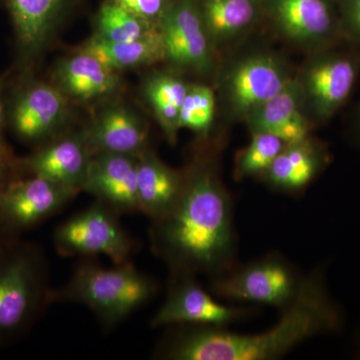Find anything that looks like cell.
<instances>
[{"label":"cell","mask_w":360,"mask_h":360,"mask_svg":"<svg viewBox=\"0 0 360 360\" xmlns=\"http://www.w3.org/2000/svg\"><path fill=\"white\" fill-rule=\"evenodd\" d=\"M269 7L279 37L296 46L315 52L345 40L330 0H270Z\"/></svg>","instance_id":"9c48e42d"},{"label":"cell","mask_w":360,"mask_h":360,"mask_svg":"<svg viewBox=\"0 0 360 360\" xmlns=\"http://www.w3.org/2000/svg\"><path fill=\"white\" fill-rule=\"evenodd\" d=\"M22 82L11 101L9 125L21 141L41 146L65 120V97L51 84L30 79Z\"/></svg>","instance_id":"7c38bea8"},{"label":"cell","mask_w":360,"mask_h":360,"mask_svg":"<svg viewBox=\"0 0 360 360\" xmlns=\"http://www.w3.org/2000/svg\"><path fill=\"white\" fill-rule=\"evenodd\" d=\"M328 158V150L321 143L307 137L286 144L260 179L277 191L297 193L321 174Z\"/></svg>","instance_id":"ac0fdd59"},{"label":"cell","mask_w":360,"mask_h":360,"mask_svg":"<svg viewBox=\"0 0 360 360\" xmlns=\"http://www.w3.org/2000/svg\"><path fill=\"white\" fill-rule=\"evenodd\" d=\"M120 213L101 201L72 215L54 232V246L63 257L105 255L113 264L129 262L134 240L120 221Z\"/></svg>","instance_id":"8992f818"},{"label":"cell","mask_w":360,"mask_h":360,"mask_svg":"<svg viewBox=\"0 0 360 360\" xmlns=\"http://www.w3.org/2000/svg\"><path fill=\"white\" fill-rule=\"evenodd\" d=\"M359 142H360V111H359Z\"/></svg>","instance_id":"d6a6232c"},{"label":"cell","mask_w":360,"mask_h":360,"mask_svg":"<svg viewBox=\"0 0 360 360\" xmlns=\"http://www.w3.org/2000/svg\"><path fill=\"white\" fill-rule=\"evenodd\" d=\"M4 78L0 77V156L13 155L4 141V130L6 123V113L4 104Z\"/></svg>","instance_id":"1f68e13d"},{"label":"cell","mask_w":360,"mask_h":360,"mask_svg":"<svg viewBox=\"0 0 360 360\" xmlns=\"http://www.w3.org/2000/svg\"><path fill=\"white\" fill-rule=\"evenodd\" d=\"M53 302L44 253L20 239L0 255V347L22 338Z\"/></svg>","instance_id":"3957f363"},{"label":"cell","mask_w":360,"mask_h":360,"mask_svg":"<svg viewBox=\"0 0 360 360\" xmlns=\"http://www.w3.org/2000/svg\"><path fill=\"white\" fill-rule=\"evenodd\" d=\"M184 175L174 206L151 221V248L172 277L206 274L215 279L233 269L231 198L210 158L196 160Z\"/></svg>","instance_id":"6da1fadb"},{"label":"cell","mask_w":360,"mask_h":360,"mask_svg":"<svg viewBox=\"0 0 360 360\" xmlns=\"http://www.w3.org/2000/svg\"><path fill=\"white\" fill-rule=\"evenodd\" d=\"M360 72V54L338 45L312 52L297 78L309 120L328 122L347 103Z\"/></svg>","instance_id":"5b68a950"},{"label":"cell","mask_w":360,"mask_h":360,"mask_svg":"<svg viewBox=\"0 0 360 360\" xmlns=\"http://www.w3.org/2000/svg\"><path fill=\"white\" fill-rule=\"evenodd\" d=\"M22 176L20 160L13 155L0 156V193L14 179Z\"/></svg>","instance_id":"f546056e"},{"label":"cell","mask_w":360,"mask_h":360,"mask_svg":"<svg viewBox=\"0 0 360 360\" xmlns=\"http://www.w3.org/2000/svg\"><path fill=\"white\" fill-rule=\"evenodd\" d=\"M285 63L270 52H253L236 60L221 80L222 103L227 115L245 120L291 79Z\"/></svg>","instance_id":"52a82bcc"},{"label":"cell","mask_w":360,"mask_h":360,"mask_svg":"<svg viewBox=\"0 0 360 360\" xmlns=\"http://www.w3.org/2000/svg\"><path fill=\"white\" fill-rule=\"evenodd\" d=\"M82 132L94 153L137 156L146 149L148 139L141 118L122 106L103 111Z\"/></svg>","instance_id":"d6986e66"},{"label":"cell","mask_w":360,"mask_h":360,"mask_svg":"<svg viewBox=\"0 0 360 360\" xmlns=\"http://www.w3.org/2000/svg\"><path fill=\"white\" fill-rule=\"evenodd\" d=\"M243 122L250 132L274 135L285 144L309 137L310 120L297 78L291 77L276 96L253 110Z\"/></svg>","instance_id":"2e32d148"},{"label":"cell","mask_w":360,"mask_h":360,"mask_svg":"<svg viewBox=\"0 0 360 360\" xmlns=\"http://www.w3.org/2000/svg\"><path fill=\"white\" fill-rule=\"evenodd\" d=\"M79 193L37 175L20 177L0 193V217L20 236L63 210Z\"/></svg>","instance_id":"30bf717a"},{"label":"cell","mask_w":360,"mask_h":360,"mask_svg":"<svg viewBox=\"0 0 360 360\" xmlns=\"http://www.w3.org/2000/svg\"><path fill=\"white\" fill-rule=\"evenodd\" d=\"M286 144L278 137L264 132H251L250 144L236 155V179L262 177Z\"/></svg>","instance_id":"484cf974"},{"label":"cell","mask_w":360,"mask_h":360,"mask_svg":"<svg viewBox=\"0 0 360 360\" xmlns=\"http://www.w3.org/2000/svg\"><path fill=\"white\" fill-rule=\"evenodd\" d=\"M300 279L276 255L232 269L217 277L213 291L231 302L257 303L285 309L297 292Z\"/></svg>","instance_id":"ba28073f"},{"label":"cell","mask_w":360,"mask_h":360,"mask_svg":"<svg viewBox=\"0 0 360 360\" xmlns=\"http://www.w3.org/2000/svg\"><path fill=\"white\" fill-rule=\"evenodd\" d=\"M338 15L343 39L360 44V0H340Z\"/></svg>","instance_id":"83f0119b"},{"label":"cell","mask_w":360,"mask_h":360,"mask_svg":"<svg viewBox=\"0 0 360 360\" xmlns=\"http://www.w3.org/2000/svg\"><path fill=\"white\" fill-rule=\"evenodd\" d=\"M215 113V94L202 84L189 85L180 108V129L193 130L205 136L212 127Z\"/></svg>","instance_id":"4316f807"},{"label":"cell","mask_w":360,"mask_h":360,"mask_svg":"<svg viewBox=\"0 0 360 360\" xmlns=\"http://www.w3.org/2000/svg\"><path fill=\"white\" fill-rule=\"evenodd\" d=\"M160 30L165 58L174 65L207 73L213 68V46L198 7L191 0H180L163 13Z\"/></svg>","instance_id":"4fadbf2b"},{"label":"cell","mask_w":360,"mask_h":360,"mask_svg":"<svg viewBox=\"0 0 360 360\" xmlns=\"http://www.w3.org/2000/svg\"><path fill=\"white\" fill-rule=\"evenodd\" d=\"M20 239V236L11 231V227L0 217V255L6 252L11 245H13Z\"/></svg>","instance_id":"4dcf8cb0"},{"label":"cell","mask_w":360,"mask_h":360,"mask_svg":"<svg viewBox=\"0 0 360 360\" xmlns=\"http://www.w3.org/2000/svg\"><path fill=\"white\" fill-rule=\"evenodd\" d=\"M250 310L229 307L214 300L193 276L172 277L165 302L151 321L153 328L191 326L224 328L250 316Z\"/></svg>","instance_id":"8fae6325"},{"label":"cell","mask_w":360,"mask_h":360,"mask_svg":"<svg viewBox=\"0 0 360 360\" xmlns=\"http://www.w3.org/2000/svg\"><path fill=\"white\" fill-rule=\"evenodd\" d=\"M82 51L96 56L115 71L151 65L165 58L160 28H155L141 39L127 42L106 41L94 35Z\"/></svg>","instance_id":"7402d4cb"},{"label":"cell","mask_w":360,"mask_h":360,"mask_svg":"<svg viewBox=\"0 0 360 360\" xmlns=\"http://www.w3.org/2000/svg\"><path fill=\"white\" fill-rule=\"evenodd\" d=\"M82 191L120 215L139 212L137 156L94 153Z\"/></svg>","instance_id":"9a60e30c"},{"label":"cell","mask_w":360,"mask_h":360,"mask_svg":"<svg viewBox=\"0 0 360 360\" xmlns=\"http://www.w3.org/2000/svg\"><path fill=\"white\" fill-rule=\"evenodd\" d=\"M156 291L155 281L130 262L113 267L84 262L63 288L54 290V300L84 305L110 329L150 302Z\"/></svg>","instance_id":"277c9868"},{"label":"cell","mask_w":360,"mask_h":360,"mask_svg":"<svg viewBox=\"0 0 360 360\" xmlns=\"http://www.w3.org/2000/svg\"><path fill=\"white\" fill-rule=\"evenodd\" d=\"M94 155L84 132L63 135L45 142L20 160L21 172L23 176L37 175L82 191Z\"/></svg>","instance_id":"5bb4252c"},{"label":"cell","mask_w":360,"mask_h":360,"mask_svg":"<svg viewBox=\"0 0 360 360\" xmlns=\"http://www.w3.org/2000/svg\"><path fill=\"white\" fill-rule=\"evenodd\" d=\"M115 72L96 56L82 51L60 63L56 80L63 94L78 101H91L115 91L120 82Z\"/></svg>","instance_id":"44dd1931"},{"label":"cell","mask_w":360,"mask_h":360,"mask_svg":"<svg viewBox=\"0 0 360 360\" xmlns=\"http://www.w3.org/2000/svg\"><path fill=\"white\" fill-rule=\"evenodd\" d=\"M189 85L169 73H158L146 80L144 94L155 113L156 120L170 143L179 134V113Z\"/></svg>","instance_id":"cb8c5ba5"},{"label":"cell","mask_w":360,"mask_h":360,"mask_svg":"<svg viewBox=\"0 0 360 360\" xmlns=\"http://www.w3.org/2000/svg\"><path fill=\"white\" fill-rule=\"evenodd\" d=\"M274 328L257 335H238L224 328L182 324L158 348L160 359L172 360H271L303 341L338 333L340 307L329 293L322 269L302 279L292 302Z\"/></svg>","instance_id":"7a4b0ae2"},{"label":"cell","mask_w":360,"mask_h":360,"mask_svg":"<svg viewBox=\"0 0 360 360\" xmlns=\"http://www.w3.org/2000/svg\"><path fill=\"white\" fill-rule=\"evenodd\" d=\"M96 26V35L110 42L132 41L155 30L153 23L137 18L112 0L101 6Z\"/></svg>","instance_id":"d4e9b609"},{"label":"cell","mask_w":360,"mask_h":360,"mask_svg":"<svg viewBox=\"0 0 360 360\" xmlns=\"http://www.w3.org/2000/svg\"><path fill=\"white\" fill-rule=\"evenodd\" d=\"M200 13L210 44L220 46L243 34L255 22L258 0H205Z\"/></svg>","instance_id":"603a6c76"},{"label":"cell","mask_w":360,"mask_h":360,"mask_svg":"<svg viewBox=\"0 0 360 360\" xmlns=\"http://www.w3.org/2000/svg\"><path fill=\"white\" fill-rule=\"evenodd\" d=\"M141 20L153 23L165 13V0H112Z\"/></svg>","instance_id":"f1b7e54d"},{"label":"cell","mask_w":360,"mask_h":360,"mask_svg":"<svg viewBox=\"0 0 360 360\" xmlns=\"http://www.w3.org/2000/svg\"><path fill=\"white\" fill-rule=\"evenodd\" d=\"M184 172L162 162L149 149L137 155V193L139 212L151 221L169 212L184 186Z\"/></svg>","instance_id":"ffe728a7"},{"label":"cell","mask_w":360,"mask_h":360,"mask_svg":"<svg viewBox=\"0 0 360 360\" xmlns=\"http://www.w3.org/2000/svg\"><path fill=\"white\" fill-rule=\"evenodd\" d=\"M21 68L27 70L45 49L63 0H6Z\"/></svg>","instance_id":"e0dca14e"}]
</instances>
